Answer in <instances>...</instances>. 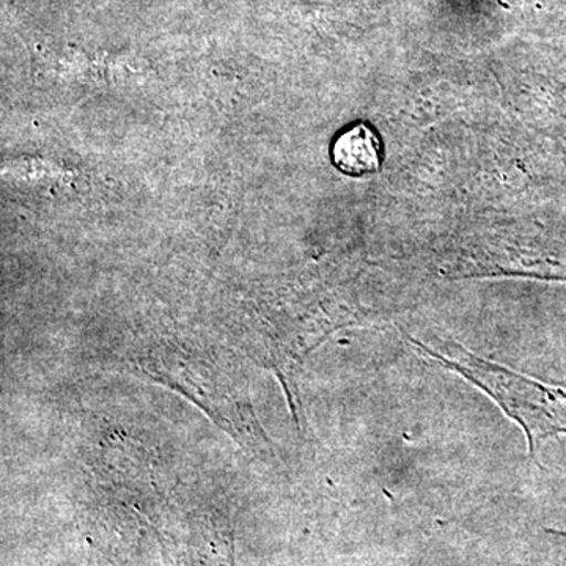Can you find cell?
Returning a JSON list of instances; mask_svg holds the SVG:
<instances>
[{
  "label": "cell",
  "instance_id": "obj_1",
  "mask_svg": "<svg viewBox=\"0 0 566 566\" xmlns=\"http://www.w3.org/2000/svg\"><path fill=\"white\" fill-rule=\"evenodd\" d=\"M423 352L441 360L446 367L474 382L476 387L490 395L504 409L505 415L516 420L527 434L528 450L535 457L536 446L543 439L557 433H566V392L556 387L545 386L509 370L502 365L480 359L465 352V363H453L439 353L411 338Z\"/></svg>",
  "mask_w": 566,
  "mask_h": 566
},
{
  "label": "cell",
  "instance_id": "obj_2",
  "mask_svg": "<svg viewBox=\"0 0 566 566\" xmlns=\"http://www.w3.org/2000/svg\"><path fill=\"white\" fill-rule=\"evenodd\" d=\"M333 161L340 172L364 177L378 172L381 166V144L365 123L346 129L333 145Z\"/></svg>",
  "mask_w": 566,
  "mask_h": 566
}]
</instances>
